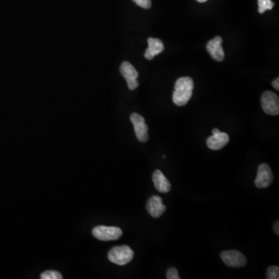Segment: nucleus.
I'll list each match as a JSON object with an SVG mask.
<instances>
[{
    "mask_svg": "<svg viewBox=\"0 0 279 279\" xmlns=\"http://www.w3.org/2000/svg\"><path fill=\"white\" fill-rule=\"evenodd\" d=\"M197 1H198V2H206L207 0H197Z\"/></svg>",
    "mask_w": 279,
    "mask_h": 279,
    "instance_id": "21",
    "label": "nucleus"
},
{
    "mask_svg": "<svg viewBox=\"0 0 279 279\" xmlns=\"http://www.w3.org/2000/svg\"><path fill=\"white\" fill-rule=\"evenodd\" d=\"M120 72L124 79L127 80V85L131 90H134L137 89L139 85L137 78L138 72L135 67L130 62H124L120 66Z\"/></svg>",
    "mask_w": 279,
    "mask_h": 279,
    "instance_id": "8",
    "label": "nucleus"
},
{
    "mask_svg": "<svg viewBox=\"0 0 279 279\" xmlns=\"http://www.w3.org/2000/svg\"><path fill=\"white\" fill-rule=\"evenodd\" d=\"M267 279H279V268L278 266H271V267L268 268V271H267Z\"/></svg>",
    "mask_w": 279,
    "mask_h": 279,
    "instance_id": "16",
    "label": "nucleus"
},
{
    "mask_svg": "<svg viewBox=\"0 0 279 279\" xmlns=\"http://www.w3.org/2000/svg\"><path fill=\"white\" fill-rule=\"evenodd\" d=\"M147 210L152 217L159 218L165 212L166 206L160 197L153 196L147 202Z\"/></svg>",
    "mask_w": 279,
    "mask_h": 279,
    "instance_id": "11",
    "label": "nucleus"
},
{
    "mask_svg": "<svg viewBox=\"0 0 279 279\" xmlns=\"http://www.w3.org/2000/svg\"><path fill=\"white\" fill-rule=\"evenodd\" d=\"M167 279H179L180 277L179 276V272L175 268H170L167 272Z\"/></svg>",
    "mask_w": 279,
    "mask_h": 279,
    "instance_id": "18",
    "label": "nucleus"
},
{
    "mask_svg": "<svg viewBox=\"0 0 279 279\" xmlns=\"http://www.w3.org/2000/svg\"><path fill=\"white\" fill-rule=\"evenodd\" d=\"M274 230L276 232V234L279 236V222L277 221L274 225Z\"/></svg>",
    "mask_w": 279,
    "mask_h": 279,
    "instance_id": "20",
    "label": "nucleus"
},
{
    "mask_svg": "<svg viewBox=\"0 0 279 279\" xmlns=\"http://www.w3.org/2000/svg\"><path fill=\"white\" fill-rule=\"evenodd\" d=\"M223 39L221 37H216L209 41L206 45V49L208 50L213 59L217 62H223L225 58V54L222 47Z\"/></svg>",
    "mask_w": 279,
    "mask_h": 279,
    "instance_id": "10",
    "label": "nucleus"
},
{
    "mask_svg": "<svg viewBox=\"0 0 279 279\" xmlns=\"http://www.w3.org/2000/svg\"><path fill=\"white\" fill-rule=\"evenodd\" d=\"M163 158H164V159H165V158H166L165 155H163Z\"/></svg>",
    "mask_w": 279,
    "mask_h": 279,
    "instance_id": "22",
    "label": "nucleus"
},
{
    "mask_svg": "<svg viewBox=\"0 0 279 279\" xmlns=\"http://www.w3.org/2000/svg\"><path fill=\"white\" fill-rule=\"evenodd\" d=\"M220 258L225 264L232 268H242L246 264V259L245 255L237 250L223 251L220 254Z\"/></svg>",
    "mask_w": 279,
    "mask_h": 279,
    "instance_id": "6",
    "label": "nucleus"
},
{
    "mask_svg": "<svg viewBox=\"0 0 279 279\" xmlns=\"http://www.w3.org/2000/svg\"><path fill=\"white\" fill-rule=\"evenodd\" d=\"M137 6H141V8L148 10L151 6V0H133Z\"/></svg>",
    "mask_w": 279,
    "mask_h": 279,
    "instance_id": "17",
    "label": "nucleus"
},
{
    "mask_svg": "<svg viewBox=\"0 0 279 279\" xmlns=\"http://www.w3.org/2000/svg\"><path fill=\"white\" fill-rule=\"evenodd\" d=\"M133 250L130 246L123 245L112 248L108 254V259L114 264L125 265L133 260Z\"/></svg>",
    "mask_w": 279,
    "mask_h": 279,
    "instance_id": "2",
    "label": "nucleus"
},
{
    "mask_svg": "<svg viewBox=\"0 0 279 279\" xmlns=\"http://www.w3.org/2000/svg\"><path fill=\"white\" fill-rule=\"evenodd\" d=\"M93 235L99 241H116L123 235V231L116 227L98 226L93 230Z\"/></svg>",
    "mask_w": 279,
    "mask_h": 279,
    "instance_id": "3",
    "label": "nucleus"
},
{
    "mask_svg": "<svg viewBox=\"0 0 279 279\" xmlns=\"http://www.w3.org/2000/svg\"><path fill=\"white\" fill-rule=\"evenodd\" d=\"M194 82L190 77L179 78L175 85L173 93V102L176 106L186 105L193 96Z\"/></svg>",
    "mask_w": 279,
    "mask_h": 279,
    "instance_id": "1",
    "label": "nucleus"
},
{
    "mask_svg": "<svg viewBox=\"0 0 279 279\" xmlns=\"http://www.w3.org/2000/svg\"><path fill=\"white\" fill-rule=\"evenodd\" d=\"M148 48L147 49L145 54L146 59L153 60L155 56L161 54L164 50V44L160 39L149 37L148 39Z\"/></svg>",
    "mask_w": 279,
    "mask_h": 279,
    "instance_id": "13",
    "label": "nucleus"
},
{
    "mask_svg": "<svg viewBox=\"0 0 279 279\" xmlns=\"http://www.w3.org/2000/svg\"><path fill=\"white\" fill-rule=\"evenodd\" d=\"M258 12L260 14H264L267 10H271L273 9L275 3L272 0H258Z\"/></svg>",
    "mask_w": 279,
    "mask_h": 279,
    "instance_id": "14",
    "label": "nucleus"
},
{
    "mask_svg": "<svg viewBox=\"0 0 279 279\" xmlns=\"http://www.w3.org/2000/svg\"><path fill=\"white\" fill-rule=\"evenodd\" d=\"M131 120L134 127L135 133L139 141L142 143L148 141V127L145 123V118L137 114H132Z\"/></svg>",
    "mask_w": 279,
    "mask_h": 279,
    "instance_id": "7",
    "label": "nucleus"
},
{
    "mask_svg": "<svg viewBox=\"0 0 279 279\" xmlns=\"http://www.w3.org/2000/svg\"><path fill=\"white\" fill-rule=\"evenodd\" d=\"M62 274L55 271H46L41 274V279H62Z\"/></svg>",
    "mask_w": 279,
    "mask_h": 279,
    "instance_id": "15",
    "label": "nucleus"
},
{
    "mask_svg": "<svg viewBox=\"0 0 279 279\" xmlns=\"http://www.w3.org/2000/svg\"><path fill=\"white\" fill-rule=\"evenodd\" d=\"M272 86L276 89V90H279V79H275L273 82H272Z\"/></svg>",
    "mask_w": 279,
    "mask_h": 279,
    "instance_id": "19",
    "label": "nucleus"
},
{
    "mask_svg": "<svg viewBox=\"0 0 279 279\" xmlns=\"http://www.w3.org/2000/svg\"><path fill=\"white\" fill-rule=\"evenodd\" d=\"M274 175L268 164L263 163L258 167V174L254 181V185L258 189H265L273 181Z\"/></svg>",
    "mask_w": 279,
    "mask_h": 279,
    "instance_id": "5",
    "label": "nucleus"
},
{
    "mask_svg": "<svg viewBox=\"0 0 279 279\" xmlns=\"http://www.w3.org/2000/svg\"><path fill=\"white\" fill-rule=\"evenodd\" d=\"M155 189L162 193H167L171 191V185L168 179L164 176L160 170H155L152 176Z\"/></svg>",
    "mask_w": 279,
    "mask_h": 279,
    "instance_id": "12",
    "label": "nucleus"
},
{
    "mask_svg": "<svg viewBox=\"0 0 279 279\" xmlns=\"http://www.w3.org/2000/svg\"><path fill=\"white\" fill-rule=\"evenodd\" d=\"M262 106L265 114L272 115H279V99L277 95L271 91H267L263 93Z\"/></svg>",
    "mask_w": 279,
    "mask_h": 279,
    "instance_id": "4",
    "label": "nucleus"
},
{
    "mask_svg": "<svg viewBox=\"0 0 279 279\" xmlns=\"http://www.w3.org/2000/svg\"><path fill=\"white\" fill-rule=\"evenodd\" d=\"M212 133L213 136L208 137L206 141V145L211 150H220L229 143V136L227 133H223L216 128L213 130Z\"/></svg>",
    "mask_w": 279,
    "mask_h": 279,
    "instance_id": "9",
    "label": "nucleus"
}]
</instances>
